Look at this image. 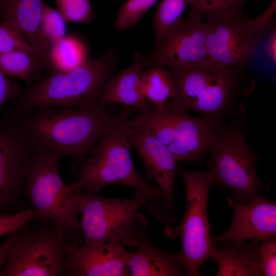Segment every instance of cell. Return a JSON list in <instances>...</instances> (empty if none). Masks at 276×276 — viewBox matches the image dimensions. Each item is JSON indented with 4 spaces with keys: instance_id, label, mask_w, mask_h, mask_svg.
<instances>
[{
    "instance_id": "obj_2",
    "label": "cell",
    "mask_w": 276,
    "mask_h": 276,
    "mask_svg": "<svg viewBox=\"0 0 276 276\" xmlns=\"http://www.w3.org/2000/svg\"><path fill=\"white\" fill-rule=\"evenodd\" d=\"M119 59L118 51L110 47L70 71L50 70L22 89L14 98L9 112L17 116L40 107L73 109L97 106L103 90L115 74Z\"/></svg>"
},
{
    "instance_id": "obj_19",
    "label": "cell",
    "mask_w": 276,
    "mask_h": 276,
    "mask_svg": "<svg viewBox=\"0 0 276 276\" xmlns=\"http://www.w3.org/2000/svg\"><path fill=\"white\" fill-rule=\"evenodd\" d=\"M138 248L129 252L128 275L180 276L187 275L179 252L159 249L144 235Z\"/></svg>"
},
{
    "instance_id": "obj_3",
    "label": "cell",
    "mask_w": 276,
    "mask_h": 276,
    "mask_svg": "<svg viewBox=\"0 0 276 276\" xmlns=\"http://www.w3.org/2000/svg\"><path fill=\"white\" fill-rule=\"evenodd\" d=\"M127 119L121 120L107 130L89 157L75 169L74 172L78 177L68 185L71 190L94 194L106 186L120 184L135 193L154 195L157 200L161 199L160 189L144 181L133 166L130 153L133 128Z\"/></svg>"
},
{
    "instance_id": "obj_6",
    "label": "cell",
    "mask_w": 276,
    "mask_h": 276,
    "mask_svg": "<svg viewBox=\"0 0 276 276\" xmlns=\"http://www.w3.org/2000/svg\"><path fill=\"white\" fill-rule=\"evenodd\" d=\"M275 1L263 13L247 18L241 11L214 13L206 18V48L210 60L225 67L246 66L271 29Z\"/></svg>"
},
{
    "instance_id": "obj_27",
    "label": "cell",
    "mask_w": 276,
    "mask_h": 276,
    "mask_svg": "<svg viewBox=\"0 0 276 276\" xmlns=\"http://www.w3.org/2000/svg\"><path fill=\"white\" fill-rule=\"evenodd\" d=\"M158 0H127L121 7L114 28L124 30L135 25Z\"/></svg>"
},
{
    "instance_id": "obj_14",
    "label": "cell",
    "mask_w": 276,
    "mask_h": 276,
    "mask_svg": "<svg viewBox=\"0 0 276 276\" xmlns=\"http://www.w3.org/2000/svg\"><path fill=\"white\" fill-rule=\"evenodd\" d=\"M234 216L228 229L212 239L240 245L247 240L264 242L275 237L276 204L257 196L247 202L233 201Z\"/></svg>"
},
{
    "instance_id": "obj_11",
    "label": "cell",
    "mask_w": 276,
    "mask_h": 276,
    "mask_svg": "<svg viewBox=\"0 0 276 276\" xmlns=\"http://www.w3.org/2000/svg\"><path fill=\"white\" fill-rule=\"evenodd\" d=\"M32 155L16 117L9 112L0 121V213L9 214L25 191Z\"/></svg>"
},
{
    "instance_id": "obj_15",
    "label": "cell",
    "mask_w": 276,
    "mask_h": 276,
    "mask_svg": "<svg viewBox=\"0 0 276 276\" xmlns=\"http://www.w3.org/2000/svg\"><path fill=\"white\" fill-rule=\"evenodd\" d=\"M172 108L174 137L167 147L177 162L200 163L208 152L212 139L225 126V123L209 117L193 116Z\"/></svg>"
},
{
    "instance_id": "obj_12",
    "label": "cell",
    "mask_w": 276,
    "mask_h": 276,
    "mask_svg": "<svg viewBox=\"0 0 276 276\" xmlns=\"http://www.w3.org/2000/svg\"><path fill=\"white\" fill-rule=\"evenodd\" d=\"M132 128L133 146L144 163L146 176L158 184L163 194L160 199L151 201L148 211L161 221L172 222L175 219L173 186L177 162L167 146L145 131Z\"/></svg>"
},
{
    "instance_id": "obj_9",
    "label": "cell",
    "mask_w": 276,
    "mask_h": 276,
    "mask_svg": "<svg viewBox=\"0 0 276 276\" xmlns=\"http://www.w3.org/2000/svg\"><path fill=\"white\" fill-rule=\"evenodd\" d=\"M169 68L177 88L175 98L167 103L169 106L223 121L232 105L235 86L232 68L219 66L211 60Z\"/></svg>"
},
{
    "instance_id": "obj_30",
    "label": "cell",
    "mask_w": 276,
    "mask_h": 276,
    "mask_svg": "<svg viewBox=\"0 0 276 276\" xmlns=\"http://www.w3.org/2000/svg\"><path fill=\"white\" fill-rule=\"evenodd\" d=\"M258 263L262 276L276 275L275 237L262 242L259 244Z\"/></svg>"
},
{
    "instance_id": "obj_5",
    "label": "cell",
    "mask_w": 276,
    "mask_h": 276,
    "mask_svg": "<svg viewBox=\"0 0 276 276\" xmlns=\"http://www.w3.org/2000/svg\"><path fill=\"white\" fill-rule=\"evenodd\" d=\"M79 213L84 235L82 244L95 246L105 243L138 246L145 235L147 219L139 210L158 198L135 193L131 199L110 198L77 190Z\"/></svg>"
},
{
    "instance_id": "obj_7",
    "label": "cell",
    "mask_w": 276,
    "mask_h": 276,
    "mask_svg": "<svg viewBox=\"0 0 276 276\" xmlns=\"http://www.w3.org/2000/svg\"><path fill=\"white\" fill-rule=\"evenodd\" d=\"M33 218L16 231L0 276H68L65 240L51 221Z\"/></svg>"
},
{
    "instance_id": "obj_24",
    "label": "cell",
    "mask_w": 276,
    "mask_h": 276,
    "mask_svg": "<svg viewBox=\"0 0 276 276\" xmlns=\"http://www.w3.org/2000/svg\"><path fill=\"white\" fill-rule=\"evenodd\" d=\"M194 0H162L153 18V31L155 43L175 26L182 21L183 12Z\"/></svg>"
},
{
    "instance_id": "obj_28",
    "label": "cell",
    "mask_w": 276,
    "mask_h": 276,
    "mask_svg": "<svg viewBox=\"0 0 276 276\" xmlns=\"http://www.w3.org/2000/svg\"><path fill=\"white\" fill-rule=\"evenodd\" d=\"M55 2L66 22L86 24L94 18L89 0H55Z\"/></svg>"
},
{
    "instance_id": "obj_23",
    "label": "cell",
    "mask_w": 276,
    "mask_h": 276,
    "mask_svg": "<svg viewBox=\"0 0 276 276\" xmlns=\"http://www.w3.org/2000/svg\"><path fill=\"white\" fill-rule=\"evenodd\" d=\"M44 67L39 57L22 51L0 53V70L8 77L22 79L28 84L32 83Z\"/></svg>"
},
{
    "instance_id": "obj_13",
    "label": "cell",
    "mask_w": 276,
    "mask_h": 276,
    "mask_svg": "<svg viewBox=\"0 0 276 276\" xmlns=\"http://www.w3.org/2000/svg\"><path fill=\"white\" fill-rule=\"evenodd\" d=\"M202 18L190 12L188 19H183L155 43L149 65L160 64L177 67L210 60L206 48V26Z\"/></svg>"
},
{
    "instance_id": "obj_4",
    "label": "cell",
    "mask_w": 276,
    "mask_h": 276,
    "mask_svg": "<svg viewBox=\"0 0 276 276\" xmlns=\"http://www.w3.org/2000/svg\"><path fill=\"white\" fill-rule=\"evenodd\" d=\"M61 157L33 150L25 191L35 217L51 221L66 241L81 245L84 238L78 218V193L71 190L61 177L58 164Z\"/></svg>"
},
{
    "instance_id": "obj_1",
    "label": "cell",
    "mask_w": 276,
    "mask_h": 276,
    "mask_svg": "<svg viewBox=\"0 0 276 276\" xmlns=\"http://www.w3.org/2000/svg\"><path fill=\"white\" fill-rule=\"evenodd\" d=\"M131 111L117 114L98 106H44L14 116L33 151L71 157L74 171L94 150L103 134Z\"/></svg>"
},
{
    "instance_id": "obj_18",
    "label": "cell",
    "mask_w": 276,
    "mask_h": 276,
    "mask_svg": "<svg viewBox=\"0 0 276 276\" xmlns=\"http://www.w3.org/2000/svg\"><path fill=\"white\" fill-rule=\"evenodd\" d=\"M44 0H0V13L13 22L22 33L42 61L50 68V44L40 32Z\"/></svg>"
},
{
    "instance_id": "obj_17",
    "label": "cell",
    "mask_w": 276,
    "mask_h": 276,
    "mask_svg": "<svg viewBox=\"0 0 276 276\" xmlns=\"http://www.w3.org/2000/svg\"><path fill=\"white\" fill-rule=\"evenodd\" d=\"M149 62V58L135 52L130 65L114 74L107 84L97 106L104 108L108 105L118 104L132 106L137 110L148 107L152 103L142 93L141 78Z\"/></svg>"
},
{
    "instance_id": "obj_34",
    "label": "cell",
    "mask_w": 276,
    "mask_h": 276,
    "mask_svg": "<svg viewBox=\"0 0 276 276\" xmlns=\"http://www.w3.org/2000/svg\"><path fill=\"white\" fill-rule=\"evenodd\" d=\"M267 39L266 43V53L272 61L275 63V45H276V31L275 28H272L267 34Z\"/></svg>"
},
{
    "instance_id": "obj_16",
    "label": "cell",
    "mask_w": 276,
    "mask_h": 276,
    "mask_svg": "<svg viewBox=\"0 0 276 276\" xmlns=\"http://www.w3.org/2000/svg\"><path fill=\"white\" fill-rule=\"evenodd\" d=\"M63 249L68 263V276L128 275L130 251L120 244L77 246L64 241Z\"/></svg>"
},
{
    "instance_id": "obj_35",
    "label": "cell",
    "mask_w": 276,
    "mask_h": 276,
    "mask_svg": "<svg viewBox=\"0 0 276 276\" xmlns=\"http://www.w3.org/2000/svg\"><path fill=\"white\" fill-rule=\"evenodd\" d=\"M1 16V13H0V16Z\"/></svg>"
},
{
    "instance_id": "obj_31",
    "label": "cell",
    "mask_w": 276,
    "mask_h": 276,
    "mask_svg": "<svg viewBox=\"0 0 276 276\" xmlns=\"http://www.w3.org/2000/svg\"><path fill=\"white\" fill-rule=\"evenodd\" d=\"M34 216V213L30 208L12 213H0V239L19 228Z\"/></svg>"
},
{
    "instance_id": "obj_25",
    "label": "cell",
    "mask_w": 276,
    "mask_h": 276,
    "mask_svg": "<svg viewBox=\"0 0 276 276\" xmlns=\"http://www.w3.org/2000/svg\"><path fill=\"white\" fill-rule=\"evenodd\" d=\"M16 50L38 57L17 27L9 19L3 18L0 21V53Z\"/></svg>"
},
{
    "instance_id": "obj_32",
    "label": "cell",
    "mask_w": 276,
    "mask_h": 276,
    "mask_svg": "<svg viewBox=\"0 0 276 276\" xmlns=\"http://www.w3.org/2000/svg\"><path fill=\"white\" fill-rule=\"evenodd\" d=\"M22 88L0 70V109L9 99L17 97Z\"/></svg>"
},
{
    "instance_id": "obj_8",
    "label": "cell",
    "mask_w": 276,
    "mask_h": 276,
    "mask_svg": "<svg viewBox=\"0 0 276 276\" xmlns=\"http://www.w3.org/2000/svg\"><path fill=\"white\" fill-rule=\"evenodd\" d=\"M181 176L186 191V208L180 223L176 226H167L169 237L179 236L181 242L179 254L187 275L196 276L202 263L211 258L213 250L208 212L209 194L214 177L209 170L190 171L177 168Z\"/></svg>"
},
{
    "instance_id": "obj_21",
    "label": "cell",
    "mask_w": 276,
    "mask_h": 276,
    "mask_svg": "<svg viewBox=\"0 0 276 276\" xmlns=\"http://www.w3.org/2000/svg\"><path fill=\"white\" fill-rule=\"evenodd\" d=\"M141 78V87L144 97L158 108H163L175 98L176 85L172 72L164 65H149Z\"/></svg>"
},
{
    "instance_id": "obj_22",
    "label": "cell",
    "mask_w": 276,
    "mask_h": 276,
    "mask_svg": "<svg viewBox=\"0 0 276 276\" xmlns=\"http://www.w3.org/2000/svg\"><path fill=\"white\" fill-rule=\"evenodd\" d=\"M87 51L79 39L66 36L50 46L49 53L50 70L66 72L82 64L87 59Z\"/></svg>"
},
{
    "instance_id": "obj_26",
    "label": "cell",
    "mask_w": 276,
    "mask_h": 276,
    "mask_svg": "<svg viewBox=\"0 0 276 276\" xmlns=\"http://www.w3.org/2000/svg\"><path fill=\"white\" fill-rule=\"evenodd\" d=\"M40 32L50 46L66 36V21L58 10L45 3L42 8Z\"/></svg>"
},
{
    "instance_id": "obj_29",
    "label": "cell",
    "mask_w": 276,
    "mask_h": 276,
    "mask_svg": "<svg viewBox=\"0 0 276 276\" xmlns=\"http://www.w3.org/2000/svg\"><path fill=\"white\" fill-rule=\"evenodd\" d=\"M245 0H194L190 10L203 17L214 13L241 11Z\"/></svg>"
},
{
    "instance_id": "obj_33",
    "label": "cell",
    "mask_w": 276,
    "mask_h": 276,
    "mask_svg": "<svg viewBox=\"0 0 276 276\" xmlns=\"http://www.w3.org/2000/svg\"><path fill=\"white\" fill-rule=\"evenodd\" d=\"M15 232L16 230L7 234L5 240L0 244V272L7 260Z\"/></svg>"
},
{
    "instance_id": "obj_10",
    "label": "cell",
    "mask_w": 276,
    "mask_h": 276,
    "mask_svg": "<svg viewBox=\"0 0 276 276\" xmlns=\"http://www.w3.org/2000/svg\"><path fill=\"white\" fill-rule=\"evenodd\" d=\"M208 151L215 184L230 189L238 202H247L258 196L262 187L256 172L259 157L246 143L241 124H226L213 137Z\"/></svg>"
},
{
    "instance_id": "obj_20",
    "label": "cell",
    "mask_w": 276,
    "mask_h": 276,
    "mask_svg": "<svg viewBox=\"0 0 276 276\" xmlns=\"http://www.w3.org/2000/svg\"><path fill=\"white\" fill-rule=\"evenodd\" d=\"M221 248L213 247L211 258L217 263V276H261L258 263L260 241L237 245L224 242Z\"/></svg>"
}]
</instances>
